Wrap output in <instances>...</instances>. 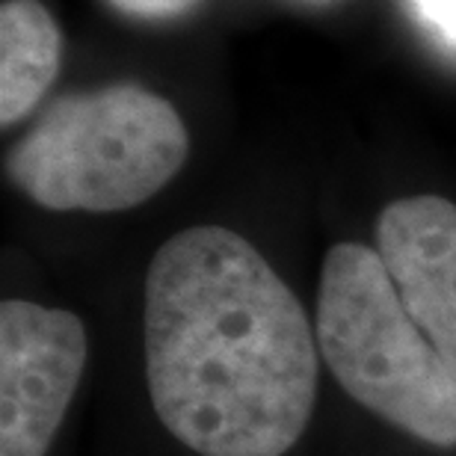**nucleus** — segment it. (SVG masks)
<instances>
[{
    "label": "nucleus",
    "instance_id": "f257e3e1",
    "mask_svg": "<svg viewBox=\"0 0 456 456\" xmlns=\"http://www.w3.org/2000/svg\"><path fill=\"white\" fill-rule=\"evenodd\" d=\"M154 415L199 456H285L317 400V338L270 261L232 228L193 225L145 276Z\"/></svg>",
    "mask_w": 456,
    "mask_h": 456
},
{
    "label": "nucleus",
    "instance_id": "f03ea898",
    "mask_svg": "<svg viewBox=\"0 0 456 456\" xmlns=\"http://www.w3.org/2000/svg\"><path fill=\"white\" fill-rule=\"evenodd\" d=\"M187 154V125L167 98L113 84L53 102L6 154V175L48 211L116 214L158 196Z\"/></svg>",
    "mask_w": 456,
    "mask_h": 456
},
{
    "label": "nucleus",
    "instance_id": "7ed1b4c3",
    "mask_svg": "<svg viewBox=\"0 0 456 456\" xmlns=\"http://www.w3.org/2000/svg\"><path fill=\"white\" fill-rule=\"evenodd\" d=\"M317 344L355 403L433 448H456V377L400 303L377 249L326 252Z\"/></svg>",
    "mask_w": 456,
    "mask_h": 456
},
{
    "label": "nucleus",
    "instance_id": "20e7f679",
    "mask_svg": "<svg viewBox=\"0 0 456 456\" xmlns=\"http://www.w3.org/2000/svg\"><path fill=\"white\" fill-rule=\"evenodd\" d=\"M86 368L77 314L27 299L0 305V456H45Z\"/></svg>",
    "mask_w": 456,
    "mask_h": 456
},
{
    "label": "nucleus",
    "instance_id": "39448f33",
    "mask_svg": "<svg viewBox=\"0 0 456 456\" xmlns=\"http://www.w3.org/2000/svg\"><path fill=\"white\" fill-rule=\"evenodd\" d=\"M377 252L400 303L456 377V205L406 196L382 208Z\"/></svg>",
    "mask_w": 456,
    "mask_h": 456
},
{
    "label": "nucleus",
    "instance_id": "423d86ee",
    "mask_svg": "<svg viewBox=\"0 0 456 456\" xmlns=\"http://www.w3.org/2000/svg\"><path fill=\"white\" fill-rule=\"evenodd\" d=\"M62 62V36L39 0L0 9V125L12 127L42 102Z\"/></svg>",
    "mask_w": 456,
    "mask_h": 456
},
{
    "label": "nucleus",
    "instance_id": "0eeeda50",
    "mask_svg": "<svg viewBox=\"0 0 456 456\" xmlns=\"http://www.w3.org/2000/svg\"><path fill=\"white\" fill-rule=\"evenodd\" d=\"M418 21L448 45H456V0H412Z\"/></svg>",
    "mask_w": 456,
    "mask_h": 456
},
{
    "label": "nucleus",
    "instance_id": "6e6552de",
    "mask_svg": "<svg viewBox=\"0 0 456 456\" xmlns=\"http://www.w3.org/2000/svg\"><path fill=\"white\" fill-rule=\"evenodd\" d=\"M116 9H122L127 15L140 18H163V15H178L184 9L196 6L199 0H110Z\"/></svg>",
    "mask_w": 456,
    "mask_h": 456
}]
</instances>
